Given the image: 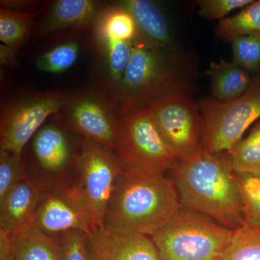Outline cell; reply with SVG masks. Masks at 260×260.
Here are the masks:
<instances>
[{
    "instance_id": "9",
    "label": "cell",
    "mask_w": 260,
    "mask_h": 260,
    "mask_svg": "<svg viewBox=\"0 0 260 260\" xmlns=\"http://www.w3.org/2000/svg\"><path fill=\"white\" fill-rule=\"evenodd\" d=\"M145 108L153 114L159 129L180 161L203 148V119L191 93H169Z\"/></svg>"
},
{
    "instance_id": "29",
    "label": "cell",
    "mask_w": 260,
    "mask_h": 260,
    "mask_svg": "<svg viewBox=\"0 0 260 260\" xmlns=\"http://www.w3.org/2000/svg\"><path fill=\"white\" fill-rule=\"evenodd\" d=\"M253 2L254 0H200L195 3L202 18L221 20L231 12L243 9Z\"/></svg>"
},
{
    "instance_id": "24",
    "label": "cell",
    "mask_w": 260,
    "mask_h": 260,
    "mask_svg": "<svg viewBox=\"0 0 260 260\" xmlns=\"http://www.w3.org/2000/svg\"><path fill=\"white\" fill-rule=\"evenodd\" d=\"M107 67L108 83L113 90L117 88L133 53V42L98 40Z\"/></svg>"
},
{
    "instance_id": "14",
    "label": "cell",
    "mask_w": 260,
    "mask_h": 260,
    "mask_svg": "<svg viewBox=\"0 0 260 260\" xmlns=\"http://www.w3.org/2000/svg\"><path fill=\"white\" fill-rule=\"evenodd\" d=\"M12 260H64L61 242L35 225L15 234L0 231V256Z\"/></svg>"
},
{
    "instance_id": "5",
    "label": "cell",
    "mask_w": 260,
    "mask_h": 260,
    "mask_svg": "<svg viewBox=\"0 0 260 260\" xmlns=\"http://www.w3.org/2000/svg\"><path fill=\"white\" fill-rule=\"evenodd\" d=\"M198 107L203 119V149L214 155L229 153L246 129L260 119V73L252 78L245 93L235 100L207 99Z\"/></svg>"
},
{
    "instance_id": "32",
    "label": "cell",
    "mask_w": 260,
    "mask_h": 260,
    "mask_svg": "<svg viewBox=\"0 0 260 260\" xmlns=\"http://www.w3.org/2000/svg\"><path fill=\"white\" fill-rule=\"evenodd\" d=\"M17 49L14 48L0 44V63L4 66L13 68L17 62Z\"/></svg>"
},
{
    "instance_id": "6",
    "label": "cell",
    "mask_w": 260,
    "mask_h": 260,
    "mask_svg": "<svg viewBox=\"0 0 260 260\" xmlns=\"http://www.w3.org/2000/svg\"><path fill=\"white\" fill-rule=\"evenodd\" d=\"M117 155L124 168L165 173L180 162L148 108L120 116Z\"/></svg>"
},
{
    "instance_id": "17",
    "label": "cell",
    "mask_w": 260,
    "mask_h": 260,
    "mask_svg": "<svg viewBox=\"0 0 260 260\" xmlns=\"http://www.w3.org/2000/svg\"><path fill=\"white\" fill-rule=\"evenodd\" d=\"M121 4L133 15L143 37L160 47L176 49L167 18L158 5L150 0H126Z\"/></svg>"
},
{
    "instance_id": "4",
    "label": "cell",
    "mask_w": 260,
    "mask_h": 260,
    "mask_svg": "<svg viewBox=\"0 0 260 260\" xmlns=\"http://www.w3.org/2000/svg\"><path fill=\"white\" fill-rule=\"evenodd\" d=\"M234 231L181 208L151 239L160 260H225Z\"/></svg>"
},
{
    "instance_id": "27",
    "label": "cell",
    "mask_w": 260,
    "mask_h": 260,
    "mask_svg": "<svg viewBox=\"0 0 260 260\" xmlns=\"http://www.w3.org/2000/svg\"><path fill=\"white\" fill-rule=\"evenodd\" d=\"M27 177L21 156L0 150V200Z\"/></svg>"
},
{
    "instance_id": "11",
    "label": "cell",
    "mask_w": 260,
    "mask_h": 260,
    "mask_svg": "<svg viewBox=\"0 0 260 260\" xmlns=\"http://www.w3.org/2000/svg\"><path fill=\"white\" fill-rule=\"evenodd\" d=\"M34 225L48 234L81 231L90 236L98 230L78 186L46 188Z\"/></svg>"
},
{
    "instance_id": "19",
    "label": "cell",
    "mask_w": 260,
    "mask_h": 260,
    "mask_svg": "<svg viewBox=\"0 0 260 260\" xmlns=\"http://www.w3.org/2000/svg\"><path fill=\"white\" fill-rule=\"evenodd\" d=\"M93 26L96 41L133 42L138 34L133 15L121 4L102 9Z\"/></svg>"
},
{
    "instance_id": "23",
    "label": "cell",
    "mask_w": 260,
    "mask_h": 260,
    "mask_svg": "<svg viewBox=\"0 0 260 260\" xmlns=\"http://www.w3.org/2000/svg\"><path fill=\"white\" fill-rule=\"evenodd\" d=\"M225 260H260V224L246 220L234 231Z\"/></svg>"
},
{
    "instance_id": "31",
    "label": "cell",
    "mask_w": 260,
    "mask_h": 260,
    "mask_svg": "<svg viewBox=\"0 0 260 260\" xmlns=\"http://www.w3.org/2000/svg\"><path fill=\"white\" fill-rule=\"evenodd\" d=\"M0 3L3 8L18 11H34L32 8L39 5V2L31 0H2Z\"/></svg>"
},
{
    "instance_id": "20",
    "label": "cell",
    "mask_w": 260,
    "mask_h": 260,
    "mask_svg": "<svg viewBox=\"0 0 260 260\" xmlns=\"http://www.w3.org/2000/svg\"><path fill=\"white\" fill-rule=\"evenodd\" d=\"M226 159L238 177H260V121L228 153Z\"/></svg>"
},
{
    "instance_id": "33",
    "label": "cell",
    "mask_w": 260,
    "mask_h": 260,
    "mask_svg": "<svg viewBox=\"0 0 260 260\" xmlns=\"http://www.w3.org/2000/svg\"><path fill=\"white\" fill-rule=\"evenodd\" d=\"M0 260H12L9 255L0 256Z\"/></svg>"
},
{
    "instance_id": "16",
    "label": "cell",
    "mask_w": 260,
    "mask_h": 260,
    "mask_svg": "<svg viewBox=\"0 0 260 260\" xmlns=\"http://www.w3.org/2000/svg\"><path fill=\"white\" fill-rule=\"evenodd\" d=\"M32 151L38 164L51 173L64 171L72 159V148L64 127L58 123H47L32 139Z\"/></svg>"
},
{
    "instance_id": "22",
    "label": "cell",
    "mask_w": 260,
    "mask_h": 260,
    "mask_svg": "<svg viewBox=\"0 0 260 260\" xmlns=\"http://www.w3.org/2000/svg\"><path fill=\"white\" fill-rule=\"evenodd\" d=\"M215 34L218 39L229 42L239 36L260 34V0L253 2L238 14L220 20Z\"/></svg>"
},
{
    "instance_id": "3",
    "label": "cell",
    "mask_w": 260,
    "mask_h": 260,
    "mask_svg": "<svg viewBox=\"0 0 260 260\" xmlns=\"http://www.w3.org/2000/svg\"><path fill=\"white\" fill-rule=\"evenodd\" d=\"M171 172L185 209L232 230L245 222L237 175L226 158L203 148L190 158L181 160Z\"/></svg>"
},
{
    "instance_id": "10",
    "label": "cell",
    "mask_w": 260,
    "mask_h": 260,
    "mask_svg": "<svg viewBox=\"0 0 260 260\" xmlns=\"http://www.w3.org/2000/svg\"><path fill=\"white\" fill-rule=\"evenodd\" d=\"M59 114L85 140L117 153L120 116L111 98L93 90L73 94Z\"/></svg>"
},
{
    "instance_id": "2",
    "label": "cell",
    "mask_w": 260,
    "mask_h": 260,
    "mask_svg": "<svg viewBox=\"0 0 260 260\" xmlns=\"http://www.w3.org/2000/svg\"><path fill=\"white\" fill-rule=\"evenodd\" d=\"M181 208L172 178L165 173L124 167L108 205L104 229L151 237Z\"/></svg>"
},
{
    "instance_id": "15",
    "label": "cell",
    "mask_w": 260,
    "mask_h": 260,
    "mask_svg": "<svg viewBox=\"0 0 260 260\" xmlns=\"http://www.w3.org/2000/svg\"><path fill=\"white\" fill-rule=\"evenodd\" d=\"M102 10L99 3L92 0H58L44 15L37 34L49 35L93 26Z\"/></svg>"
},
{
    "instance_id": "26",
    "label": "cell",
    "mask_w": 260,
    "mask_h": 260,
    "mask_svg": "<svg viewBox=\"0 0 260 260\" xmlns=\"http://www.w3.org/2000/svg\"><path fill=\"white\" fill-rule=\"evenodd\" d=\"M233 61L250 74L260 70V34L239 36L233 38Z\"/></svg>"
},
{
    "instance_id": "30",
    "label": "cell",
    "mask_w": 260,
    "mask_h": 260,
    "mask_svg": "<svg viewBox=\"0 0 260 260\" xmlns=\"http://www.w3.org/2000/svg\"><path fill=\"white\" fill-rule=\"evenodd\" d=\"M61 240L64 260H88L87 243L88 237L81 231L74 230L64 233Z\"/></svg>"
},
{
    "instance_id": "21",
    "label": "cell",
    "mask_w": 260,
    "mask_h": 260,
    "mask_svg": "<svg viewBox=\"0 0 260 260\" xmlns=\"http://www.w3.org/2000/svg\"><path fill=\"white\" fill-rule=\"evenodd\" d=\"M39 11H18L0 9V41L2 44L18 49L26 41L34 20Z\"/></svg>"
},
{
    "instance_id": "28",
    "label": "cell",
    "mask_w": 260,
    "mask_h": 260,
    "mask_svg": "<svg viewBox=\"0 0 260 260\" xmlns=\"http://www.w3.org/2000/svg\"><path fill=\"white\" fill-rule=\"evenodd\" d=\"M246 220L260 224V177H238Z\"/></svg>"
},
{
    "instance_id": "8",
    "label": "cell",
    "mask_w": 260,
    "mask_h": 260,
    "mask_svg": "<svg viewBox=\"0 0 260 260\" xmlns=\"http://www.w3.org/2000/svg\"><path fill=\"white\" fill-rule=\"evenodd\" d=\"M78 184L98 229H104L108 205L124 167L115 153L85 140L76 158Z\"/></svg>"
},
{
    "instance_id": "7",
    "label": "cell",
    "mask_w": 260,
    "mask_h": 260,
    "mask_svg": "<svg viewBox=\"0 0 260 260\" xmlns=\"http://www.w3.org/2000/svg\"><path fill=\"white\" fill-rule=\"evenodd\" d=\"M73 94L62 90L23 94L2 107L0 150L21 156L24 147L48 118L59 114Z\"/></svg>"
},
{
    "instance_id": "18",
    "label": "cell",
    "mask_w": 260,
    "mask_h": 260,
    "mask_svg": "<svg viewBox=\"0 0 260 260\" xmlns=\"http://www.w3.org/2000/svg\"><path fill=\"white\" fill-rule=\"evenodd\" d=\"M206 75L210 78L212 93L217 100L229 102L235 100L250 87V73L234 61L220 59L211 61Z\"/></svg>"
},
{
    "instance_id": "25",
    "label": "cell",
    "mask_w": 260,
    "mask_h": 260,
    "mask_svg": "<svg viewBox=\"0 0 260 260\" xmlns=\"http://www.w3.org/2000/svg\"><path fill=\"white\" fill-rule=\"evenodd\" d=\"M80 52V42L76 39H70L56 44L39 56L35 61L36 67L45 73H64L75 64Z\"/></svg>"
},
{
    "instance_id": "12",
    "label": "cell",
    "mask_w": 260,
    "mask_h": 260,
    "mask_svg": "<svg viewBox=\"0 0 260 260\" xmlns=\"http://www.w3.org/2000/svg\"><path fill=\"white\" fill-rule=\"evenodd\" d=\"M88 260H160L151 237L98 229L88 237Z\"/></svg>"
},
{
    "instance_id": "1",
    "label": "cell",
    "mask_w": 260,
    "mask_h": 260,
    "mask_svg": "<svg viewBox=\"0 0 260 260\" xmlns=\"http://www.w3.org/2000/svg\"><path fill=\"white\" fill-rule=\"evenodd\" d=\"M196 75L189 54L153 44L138 31L129 64L111 99L119 116L128 115L167 94L191 93Z\"/></svg>"
},
{
    "instance_id": "13",
    "label": "cell",
    "mask_w": 260,
    "mask_h": 260,
    "mask_svg": "<svg viewBox=\"0 0 260 260\" xmlns=\"http://www.w3.org/2000/svg\"><path fill=\"white\" fill-rule=\"evenodd\" d=\"M46 188L27 177L8 191L0 200V231L13 234L34 225Z\"/></svg>"
}]
</instances>
